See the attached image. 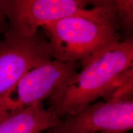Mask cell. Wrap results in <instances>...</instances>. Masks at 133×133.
Returning <instances> with one entry per match:
<instances>
[{"label":"cell","instance_id":"2","mask_svg":"<svg viewBox=\"0 0 133 133\" xmlns=\"http://www.w3.org/2000/svg\"><path fill=\"white\" fill-rule=\"evenodd\" d=\"M41 28L53 58L63 62L83 64L121 38L112 0H106L102 9L94 15L70 16Z\"/></svg>","mask_w":133,"mask_h":133},{"label":"cell","instance_id":"8","mask_svg":"<svg viewBox=\"0 0 133 133\" xmlns=\"http://www.w3.org/2000/svg\"><path fill=\"white\" fill-rule=\"evenodd\" d=\"M133 67L118 75L111 81L102 97L106 102H122L132 101Z\"/></svg>","mask_w":133,"mask_h":133},{"label":"cell","instance_id":"6","mask_svg":"<svg viewBox=\"0 0 133 133\" xmlns=\"http://www.w3.org/2000/svg\"><path fill=\"white\" fill-rule=\"evenodd\" d=\"M132 128V101L99 102L64 117L48 133H126Z\"/></svg>","mask_w":133,"mask_h":133},{"label":"cell","instance_id":"10","mask_svg":"<svg viewBox=\"0 0 133 133\" xmlns=\"http://www.w3.org/2000/svg\"><path fill=\"white\" fill-rule=\"evenodd\" d=\"M8 22L3 9V0H0V34L5 33L8 29Z\"/></svg>","mask_w":133,"mask_h":133},{"label":"cell","instance_id":"9","mask_svg":"<svg viewBox=\"0 0 133 133\" xmlns=\"http://www.w3.org/2000/svg\"><path fill=\"white\" fill-rule=\"evenodd\" d=\"M116 17L119 27L123 31L126 39L132 38L133 1L132 0H114Z\"/></svg>","mask_w":133,"mask_h":133},{"label":"cell","instance_id":"3","mask_svg":"<svg viewBox=\"0 0 133 133\" xmlns=\"http://www.w3.org/2000/svg\"><path fill=\"white\" fill-rule=\"evenodd\" d=\"M106 0H3L8 22L4 36L30 38L38 28L75 15L99 12Z\"/></svg>","mask_w":133,"mask_h":133},{"label":"cell","instance_id":"1","mask_svg":"<svg viewBox=\"0 0 133 133\" xmlns=\"http://www.w3.org/2000/svg\"><path fill=\"white\" fill-rule=\"evenodd\" d=\"M132 65V38L115 43L65 79L49 98V107L61 119L75 114L102 97L114 78Z\"/></svg>","mask_w":133,"mask_h":133},{"label":"cell","instance_id":"5","mask_svg":"<svg viewBox=\"0 0 133 133\" xmlns=\"http://www.w3.org/2000/svg\"><path fill=\"white\" fill-rule=\"evenodd\" d=\"M53 59L52 49L44 33L30 38L4 36L0 39V96L24 75Z\"/></svg>","mask_w":133,"mask_h":133},{"label":"cell","instance_id":"4","mask_svg":"<svg viewBox=\"0 0 133 133\" xmlns=\"http://www.w3.org/2000/svg\"><path fill=\"white\" fill-rule=\"evenodd\" d=\"M81 67L79 62L54 59L30 70L0 96V122L49 99L65 79Z\"/></svg>","mask_w":133,"mask_h":133},{"label":"cell","instance_id":"11","mask_svg":"<svg viewBox=\"0 0 133 133\" xmlns=\"http://www.w3.org/2000/svg\"><path fill=\"white\" fill-rule=\"evenodd\" d=\"M36 133H41V132H36Z\"/></svg>","mask_w":133,"mask_h":133},{"label":"cell","instance_id":"7","mask_svg":"<svg viewBox=\"0 0 133 133\" xmlns=\"http://www.w3.org/2000/svg\"><path fill=\"white\" fill-rule=\"evenodd\" d=\"M58 118L50 107L43 102L0 122V133H36L49 130L59 125Z\"/></svg>","mask_w":133,"mask_h":133}]
</instances>
